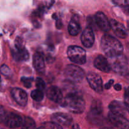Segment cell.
<instances>
[{
    "mask_svg": "<svg viewBox=\"0 0 129 129\" xmlns=\"http://www.w3.org/2000/svg\"><path fill=\"white\" fill-rule=\"evenodd\" d=\"M101 47L103 52L110 58L122 55L123 50V45L120 42L108 34H105L102 37Z\"/></svg>",
    "mask_w": 129,
    "mask_h": 129,
    "instance_id": "6da1fadb",
    "label": "cell"
},
{
    "mask_svg": "<svg viewBox=\"0 0 129 129\" xmlns=\"http://www.w3.org/2000/svg\"><path fill=\"white\" fill-rule=\"evenodd\" d=\"M60 105L74 113H82L86 108L85 101L81 96L75 93H69L64 98Z\"/></svg>",
    "mask_w": 129,
    "mask_h": 129,
    "instance_id": "7a4b0ae2",
    "label": "cell"
},
{
    "mask_svg": "<svg viewBox=\"0 0 129 129\" xmlns=\"http://www.w3.org/2000/svg\"><path fill=\"white\" fill-rule=\"evenodd\" d=\"M64 76L69 81L79 83L84 77V72L82 68L74 64L68 65L64 69Z\"/></svg>",
    "mask_w": 129,
    "mask_h": 129,
    "instance_id": "3957f363",
    "label": "cell"
},
{
    "mask_svg": "<svg viewBox=\"0 0 129 129\" xmlns=\"http://www.w3.org/2000/svg\"><path fill=\"white\" fill-rule=\"evenodd\" d=\"M68 57L71 61L78 64H83L86 60V51L82 47L76 45H71L67 50Z\"/></svg>",
    "mask_w": 129,
    "mask_h": 129,
    "instance_id": "277c9868",
    "label": "cell"
},
{
    "mask_svg": "<svg viewBox=\"0 0 129 129\" xmlns=\"http://www.w3.org/2000/svg\"><path fill=\"white\" fill-rule=\"evenodd\" d=\"M12 55L16 61H26L29 59V52L24 45L23 40L17 37L15 40V49L12 50Z\"/></svg>",
    "mask_w": 129,
    "mask_h": 129,
    "instance_id": "5b68a950",
    "label": "cell"
},
{
    "mask_svg": "<svg viewBox=\"0 0 129 129\" xmlns=\"http://www.w3.org/2000/svg\"><path fill=\"white\" fill-rule=\"evenodd\" d=\"M89 121L94 124H100L103 122V107L100 101H93L88 114Z\"/></svg>",
    "mask_w": 129,
    "mask_h": 129,
    "instance_id": "8992f818",
    "label": "cell"
},
{
    "mask_svg": "<svg viewBox=\"0 0 129 129\" xmlns=\"http://www.w3.org/2000/svg\"><path fill=\"white\" fill-rule=\"evenodd\" d=\"M110 68L115 73L120 74H124L127 71V60L123 55L110 58Z\"/></svg>",
    "mask_w": 129,
    "mask_h": 129,
    "instance_id": "52a82bcc",
    "label": "cell"
},
{
    "mask_svg": "<svg viewBox=\"0 0 129 129\" xmlns=\"http://www.w3.org/2000/svg\"><path fill=\"white\" fill-rule=\"evenodd\" d=\"M110 122L113 125L119 129H128L129 120L124 115L116 113H112L110 112L108 116Z\"/></svg>",
    "mask_w": 129,
    "mask_h": 129,
    "instance_id": "ba28073f",
    "label": "cell"
},
{
    "mask_svg": "<svg viewBox=\"0 0 129 129\" xmlns=\"http://www.w3.org/2000/svg\"><path fill=\"white\" fill-rule=\"evenodd\" d=\"M86 79L91 88L98 93L103 92V81L102 78L97 73L91 72L86 76Z\"/></svg>",
    "mask_w": 129,
    "mask_h": 129,
    "instance_id": "9c48e42d",
    "label": "cell"
},
{
    "mask_svg": "<svg viewBox=\"0 0 129 129\" xmlns=\"http://www.w3.org/2000/svg\"><path fill=\"white\" fill-rule=\"evenodd\" d=\"M94 18L97 27L99 28L101 30L107 32L111 29L110 21L103 12L98 11L94 15Z\"/></svg>",
    "mask_w": 129,
    "mask_h": 129,
    "instance_id": "30bf717a",
    "label": "cell"
},
{
    "mask_svg": "<svg viewBox=\"0 0 129 129\" xmlns=\"http://www.w3.org/2000/svg\"><path fill=\"white\" fill-rule=\"evenodd\" d=\"M11 94L15 102L21 107H25L27 104L28 96L23 89L19 88H13L11 91Z\"/></svg>",
    "mask_w": 129,
    "mask_h": 129,
    "instance_id": "8fae6325",
    "label": "cell"
},
{
    "mask_svg": "<svg viewBox=\"0 0 129 129\" xmlns=\"http://www.w3.org/2000/svg\"><path fill=\"white\" fill-rule=\"evenodd\" d=\"M3 122L7 127L10 128H17L21 126L22 118L16 113L10 112L6 113Z\"/></svg>",
    "mask_w": 129,
    "mask_h": 129,
    "instance_id": "7c38bea8",
    "label": "cell"
},
{
    "mask_svg": "<svg viewBox=\"0 0 129 129\" xmlns=\"http://www.w3.org/2000/svg\"><path fill=\"white\" fill-rule=\"evenodd\" d=\"M52 122L57 123L59 125L69 126L73 122V118L71 116L64 113H55L51 117Z\"/></svg>",
    "mask_w": 129,
    "mask_h": 129,
    "instance_id": "4fadbf2b",
    "label": "cell"
},
{
    "mask_svg": "<svg viewBox=\"0 0 129 129\" xmlns=\"http://www.w3.org/2000/svg\"><path fill=\"white\" fill-rule=\"evenodd\" d=\"M81 40L82 44L84 47L87 48L91 47L94 44V40H95L93 29L89 27H87L86 28H85L82 34Z\"/></svg>",
    "mask_w": 129,
    "mask_h": 129,
    "instance_id": "5bb4252c",
    "label": "cell"
},
{
    "mask_svg": "<svg viewBox=\"0 0 129 129\" xmlns=\"http://www.w3.org/2000/svg\"><path fill=\"white\" fill-rule=\"evenodd\" d=\"M110 27L113 30L116 35L120 39H125L127 37V32L125 27L123 24L120 23L115 20H111L110 21Z\"/></svg>",
    "mask_w": 129,
    "mask_h": 129,
    "instance_id": "9a60e30c",
    "label": "cell"
},
{
    "mask_svg": "<svg viewBox=\"0 0 129 129\" xmlns=\"http://www.w3.org/2000/svg\"><path fill=\"white\" fill-rule=\"evenodd\" d=\"M47 96L50 100L55 103H60L63 100V95L61 90L55 86H52L47 91Z\"/></svg>",
    "mask_w": 129,
    "mask_h": 129,
    "instance_id": "2e32d148",
    "label": "cell"
},
{
    "mask_svg": "<svg viewBox=\"0 0 129 129\" xmlns=\"http://www.w3.org/2000/svg\"><path fill=\"white\" fill-rule=\"evenodd\" d=\"M94 66L96 69L104 73H110L111 71L110 65L106 57L102 55H99L94 60Z\"/></svg>",
    "mask_w": 129,
    "mask_h": 129,
    "instance_id": "e0dca14e",
    "label": "cell"
},
{
    "mask_svg": "<svg viewBox=\"0 0 129 129\" xmlns=\"http://www.w3.org/2000/svg\"><path fill=\"white\" fill-rule=\"evenodd\" d=\"M33 65L39 73H44L45 71V61L44 57L39 52H37L34 54L33 57Z\"/></svg>",
    "mask_w": 129,
    "mask_h": 129,
    "instance_id": "ac0fdd59",
    "label": "cell"
},
{
    "mask_svg": "<svg viewBox=\"0 0 129 129\" xmlns=\"http://www.w3.org/2000/svg\"><path fill=\"white\" fill-rule=\"evenodd\" d=\"M109 109L110 112L116 114L124 115L126 113V107L124 103L118 101H113L109 105Z\"/></svg>",
    "mask_w": 129,
    "mask_h": 129,
    "instance_id": "d6986e66",
    "label": "cell"
},
{
    "mask_svg": "<svg viewBox=\"0 0 129 129\" xmlns=\"http://www.w3.org/2000/svg\"><path fill=\"white\" fill-rule=\"evenodd\" d=\"M81 30L80 23L79 21L76 18L75 16L72 18L71 20L68 25V31L69 34L72 36H76Z\"/></svg>",
    "mask_w": 129,
    "mask_h": 129,
    "instance_id": "ffe728a7",
    "label": "cell"
},
{
    "mask_svg": "<svg viewBox=\"0 0 129 129\" xmlns=\"http://www.w3.org/2000/svg\"><path fill=\"white\" fill-rule=\"evenodd\" d=\"M21 127L23 129H36V123L31 118L25 117L22 119Z\"/></svg>",
    "mask_w": 129,
    "mask_h": 129,
    "instance_id": "44dd1931",
    "label": "cell"
},
{
    "mask_svg": "<svg viewBox=\"0 0 129 129\" xmlns=\"http://www.w3.org/2000/svg\"><path fill=\"white\" fill-rule=\"evenodd\" d=\"M31 97L36 102H41L44 98V93L40 89H35L31 91Z\"/></svg>",
    "mask_w": 129,
    "mask_h": 129,
    "instance_id": "7402d4cb",
    "label": "cell"
},
{
    "mask_svg": "<svg viewBox=\"0 0 129 129\" xmlns=\"http://www.w3.org/2000/svg\"><path fill=\"white\" fill-rule=\"evenodd\" d=\"M40 129H62V127L54 122H45L41 127Z\"/></svg>",
    "mask_w": 129,
    "mask_h": 129,
    "instance_id": "603a6c76",
    "label": "cell"
},
{
    "mask_svg": "<svg viewBox=\"0 0 129 129\" xmlns=\"http://www.w3.org/2000/svg\"><path fill=\"white\" fill-rule=\"evenodd\" d=\"M35 84H36V86L38 88V89H40L41 91L45 89V82L40 78H37L36 80H35Z\"/></svg>",
    "mask_w": 129,
    "mask_h": 129,
    "instance_id": "cb8c5ba5",
    "label": "cell"
},
{
    "mask_svg": "<svg viewBox=\"0 0 129 129\" xmlns=\"http://www.w3.org/2000/svg\"><path fill=\"white\" fill-rule=\"evenodd\" d=\"M0 70H1V73H2L3 75H5V76H10L11 75V69L9 68L8 66H7L6 65L4 64L0 68Z\"/></svg>",
    "mask_w": 129,
    "mask_h": 129,
    "instance_id": "d4e9b609",
    "label": "cell"
},
{
    "mask_svg": "<svg viewBox=\"0 0 129 129\" xmlns=\"http://www.w3.org/2000/svg\"><path fill=\"white\" fill-rule=\"evenodd\" d=\"M21 82L23 84L26 88H30L31 86V82H32L33 79L30 78H26V77H23L21 79Z\"/></svg>",
    "mask_w": 129,
    "mask_h": 129,
    "instance_id": "484cf974",
    "label": "cell"
},
{
    "mask_svg": "<svg viewBox=\"0 0 129 129\" xmlns=\"http://www.w3.org/2000/svg\"><path fill=\"white\" fill-rule=\"evenodd\" d=\"M88 23L89 25V28H93L96 27V24L95 20H94V18L91 17V16H88Z\"/></svg>",
    "mask_w": 129,
    "mask_h": 129,
    "instance_id": "4316f807",
    "label": "cell"
},
{
    "mask_svg": "<svg viewBox=\"0 0 129 129\" xmlns=\"http://www.w3.org/2000/svg\"><path fill=\"white\" fill-rule=\"evenodd\" d=\"M112 2L118 6H128L129 5V1H119V0H116V1H113Z\"/></svg>",
    "mask_w": 129,
    "mask_h": 129,
    "instance_id": "83f0119b",
    "label": "cell"
},
{
    "mask_svg": "<svg viewBox=\"0 0 129 129\" xmlns=\"http://www.w3.org/2000/svg\"><path fill=\"white\" fill-rule=\"evenodd\" d=\"M6 113L5 109L1 105H0V122H3L6 117Z\"/></svg>",
    "mask_w": 129,
    "mask_h": 129,
    "instance_id": "f1b7e54d",
    "label": "cell"
},
{
    "mask_svg": "<svg viewBox=\"0 0 129 129\" xmlns=\"http://www.w3.org/2000/svg\"><path fill=\"white\" fill-rule=\"evenodd\" d=\"M125 104L129 105V87L125 89L124 93Z\"/></svg>",
    "mask_w": 129,
    "mask_h": 129,
    "instance_id": "f546056e",
    "label": "cell"
},
{
    "mask_svg": "<svg viewBox=\"0 0 129 129\" xmlns=\"http://www.w3.org/2000/svg\"><path fill=\"white\" fill-rule=\"evenodd\" d=\"M113 83H114V80H113V79L110 80L108 83H106V84H105V88L106 89H109L110 88L112 87V86L113 85Z\"/></svg>",
    "mask_w": 129,
    "mask_h": 129,
    "instance_id": "4dcf8cb0",
    "label": "cell"
},
{
    "mask_svg": "<svg viewBox=\"0 0 129 129\" xmlns=\"http://www.w3.org/2000/svg\"><path fill=\"white\" fill-rule=\"evenodd\" d=\"M56 26L57 28L60 29L61 28L62 26V21L60 20V19H58L56 21Z\"/></svg>",
    "mask_w": 129,
    "mask_h": 129,
    "instance_id": "1f68e13d",
    "label": "cell"
},
{
    "mask_svg": "<svg viewBox=\"0 0 129 129\" xmlns=\"http://www.w3.org/2000/svg\"><path fill=\"white\" fill-rule=\"evenodd\" d=\"M114 89L117 91H120L122 89V86L120 84H116L114 86Z\"/></svg>",
    "mask_w": 129,
    "mask_h": 129,
    "instance_id": "d6a6232c",
    "label": "cell"
},
{
    "mask_svg": "<svg viewBox=\"0 0 129 129\" xmlns=\"http://www.w3.org/2000/svg\"><path fill=\"white\" fill-rule=\"evenodd\" d=\"M72 129H80V128H79V126L77 123H74L73 127H72Z\"/></svg>",
    "mask_w": 129,
    "mask_h": 129,
    "instance_id": "836d02e7",
    "label": "cell"
},
{
    "mask_svg": "<svg viewBox=\"0 0 129 129\" xmlns=\"http://www.w3.org/2000/svg\"><path fill=\"white\" fill-rule=\"evenodd\" d=\"M125 104V103H124ZM126 107V109H127V111H128V113H129V105H127V104H125Z\"/></svg>",
    "mask_w": 129,
    "mask_h": 129,
    "instance_id": "e575fe53",
    "label": "cell"
},
{
    "mask_svg": "<svg viewBox=\"0 0 129 129\" xmlns=\"http://www.w3.org/2000/svg\"><path fill=\"white\" fill-rule=\"evenodd\" d=\"M100 129H113V128H110V127H103V128H102Z\"/></svg>",
    "mask_w": 129,
    "mask_h": 129,
    "instance_id": "d590c367",
    "label": "cell"
},
{
    "mask_svg": "<svg viewBox=\"0 0 129 129\" xmlns=\"http://www.w3.org/2000/svg\"><path fill=\"white\" fill-rule=\"evenodd\" d=\"M127 26H128V29L129 30V21H128V22H127Z\"/></svg>",
    "mask_w": 129,
    "mask_h": 129,
    "instance_id": "8d00e7d4",
    "label": "cell"
},
{
    "mask_svg": "<svg viewBox=\"0 0 129 129\" xmlns=\"http://www.w3.org/2000/svg\"><path fill=\"white\" fill-rule=\"evenodd\" d=\"M127 11H128V13H129V5L128 6H127Z\"/></svg>",
    "mask_w": 129,
    "mask_h": 129,
    "instance_id": "74e56055",
    "label": "cell"
},
{
    "mask_svg": "<svg viewBox=\"0 0 129 129\" xmlns=\"http://www.w3.org/2000/svg\"><path fill=\"white\" fill-rule=\"evenodd\" d=\"M36 129H40V127H39V128H36Z\"/></svg>",
    "mask_w": 129,
    "mask_h": 129,
    "instance_id": "f35d334b",
    "label": "cell"
},
{
    "mask_svg": "<svg viewBox=\"0 0 129 129\" xmlns=\"http://www.w3.org/2000/svg\"><path fill=\"white\" fill-rule=\"evenodd\" d=\"M0 82H1V76H0Z\"/></svg>",
    "mask_w": 129,
    "mask_h": 129,
    "instance_id": "ab89813d",
    "label": "cell"
}]
</instances>
